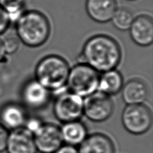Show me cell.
<instances>
[{"mask_svg": "<svg viewBox=\"0 0 153 153\" xmlns=\"http://www.w3.org/2000/svg\"><path fill=\"white\" fill-rule=\"evenodd\" d=\"M122 51L116 40L106 35L94 36L85 44L79 64H86L98 72L116 69L121 60Z\"/></svg>", "mask_w": 153, "mask_h": 153, "instance_id": "obj_1", "label": "cell"}, {"mask_svg": "<svg viewBox=\"0 0 153 153\" xmlns=\"http://www.w3.org/2000/svg\"><path fill=\"white\" fill-rule=\"evenodd\" d=\"M16 23L18 39L28 47H40L50 35L51 26L47 18L37 11L24 12Z\"/></svg>", "mask_w": 153, "mask_h": 153, "instance_id": "obj_2", "label": "cell"}, {"mask_svg": "<svg viewBox=\"0 0 153 153\" xmlns=\"http://www.w3.org/2000/svg\"><path fill=\"white\" fill-rule=\"evenodd\" d=\"M68 63L62 57L52 55L44 57L36 65L35 80L51 92H61L66 86L69 74Z\"/></svg>", "mask_w": 153, "mask_h": 153, "instance_id": "obj_3", "label": "cell"}, {"mask_svg": "<svg viewBox=\"0 0 153 153\" xmlns=\"http://www.w3.org/2000/svg\"><path fill=\"white\" fill-rule=\"evenodd\" d=\"M99 72L86 64H78L69 70L67 84L68 91L82 98L97 91Z\"/></svg>", "mask_w": 153, "mask_h": 153, "instance_id": "obj_4", "label": "cell"}, {"mask_svg": "<svg viewBox=\"0 0 153 153\" xmlns=\"http://www.w3.org/2000/svg\"><path fill=\"white\" fill-rule=\"evenodd\" d=\"M122 123L125 130L132 135L140 136L146 133L152 124V114L144 104L128 105L122 111Z\"/></svg>", "mask_w": 153, "mask_h": 153, "instance_id": "obj_5", "label": "cell"}, {"mask_svg": "<svg viewBox=\"0 0 153 153\" xmlns=\"http://www.w3.org/2000/svg\"><path fill=\"white\" fill-rule=\"evenodd\" d=\"M56 118L62 124L77 121L83 116V98L67 90L58 92L53 105Z\"/></svg>", "mask_w": 153, "mask_h": 153, "instance_id": "obj_6", "label": "cell"}, {"mask_svg": "<svg viewBox=\"0 0 153 153\" xmlns=\"http://www.w3.org/2000/svg\"><path fill=\"white\" fill-rule=\"evenodd\" d=\"M114 109L110 96L100 91L83 99V116L93 122H105L112 116Z\"/></svg>", "mask_w": 153, "mask_h": 153, "instance_id": "obj_7", "label": "cell"}, {"mask_svg": "<svg viewBox=\"0 0 153 153\" xmlns=\"http://www.w3.org/2000/svg\"><path fill=\"white\" fill-rule=\"evenodd\" d=\"M33 137L36 151L40 153H54L63 144L60 127L53 123H42Z\"/></svg>", "mask_w": 153, "mask_h": 153, "instance_id": "obj_8", "label": "cell"}, {"mask_svg": "<svg viewBox=\"0 0 153 153\" xmlns=\"http://www.w3.org/2000/svg\"><path fill=\"white\" fill-rule=\"evenodd\" d=\"M21 95L24 105L34 110H39L48 105L51 91L34 79L25 84Z\"/></svg>", "mask_w": 153, "mask_h": 153, "instance_id": "obj_9", "label": "cell"}, {"mask_svg": "<svg viewBox=\"0 0 153 153\" xmlns=\"http://www.w3.org/2000/svg\"><path fill=\"white\" fill-rule=\"evenodd\" d=\"M5 151L7 153H36L33 134L24 127L10 131Z\"/></svg>", "mask_w": 153, "mask_h": 153, "instance_id": "obj_10", "label": "cell"}, {"mask_svg": "<svg viewBox=\"0 0 153 153\" xmlns=\"http://www.w3.org/2000/svg\"><path fill=\"white\" fill-rule=\"evenodd\" d=\"M28 115L26 108L16 103H9L0 109V124L11 131L24 126Z\"/></svg>", "mask_w": 153, "mask_h": 153, "instance_id": "obj_11", "label": "cell"}, {"mask_svg": "<svg viewBox=\"0 0 153 153\" xmlns=\"http://www.w3.org/2000/svg\"><path fill=\"white\" fill-rule=\"evenodd\" d=\"M131 39L136 45L147 47L153 41V21L151 17L140 15L134 19L129 28Z\"/></svg>", "mask_w": 153, "mask_h": 153, "instance_id": "obj_12", "label": "cell"}, {"mask_svg": "<svg viewBox=\"0 0 153 153\" xmlns=\"http://www.w3.org/2000/svg\"><path fill=\"white\" fill-rule=\"evenodd\" d=\"M77 149L79 153H116L112 140L102 133L89 134Z\"/></svg>", "mask_w": 153, "mask_h": 153, "instance_id": "obj_13", "label": "cell"}, {"mask_svg": "<svg viewBox=\"0 0 153 153\" xmlns=\"http://www.w3.org/2000/svg\"><path fill=\"white\" fill-rule=\"evenodd\" d=\"M86 11L93 20L99 23L110 21L117 10L116 0H87Z\"/></svg>", "mask_w": 153, "mask_h": 153, "instance_id": "obj_14", "label": "cell"}, {"mask_svg": "<svg viewBox=\"0 0 153 153\" xmlns=\"http://www.w3.org/2000/svg\"><path fill=\"white\" fill-rule=\"evenodd\" d=\"M122 99L128 105L144 104L149 96V88L143 80L132 79L123 85L121 90Z\"/></svg>", "mask_w": 153, "mask_h": 153, "instance_id": "obj_15", "label": "cell"}, {"mask_svg": "<svg viewBox=\"0 0 153 153\" xmlns=\"http://www.w3.org/2000/svg\"><path fill=\"white\" fill-rule=\"evenodd\" d=\"M60 130L63 143L76 148L89 135L86 125L80 120L64 123Z\"/></svg>", "mask_w": 153, "mask_h": 153, "instance_id": "obj_16", "label": "cell"}, {"mask_svg": "<svg viewBox=\"0 0 153 153\" xmlns=\"http://www.w3.org/2000/svg\"><path fill=\"white\" fill-rule=\"evenodd\" d=\"M124 85L121 74L116 70L103 72L100 76L97 91L108 96L116 94L121 91Z\"/></svg>", "mask_w": 153, "mask_h": 153, "instance_id": "obj_17", "label": "cell"}, {"mask_svg": "<svg viewBox=\"0 0 153 153\" xmlns=\"http://www.w3.org/2000/svg\"><path fill=\"white\" fill-rule=\"evenodd\" d=\"M25 0H0V5L9 17L10 22H16L22 15Z\"/></svg>", "mask_w": 153, "mask_h": 153, "instance_id": "obj_18", "label": "cell"}, {"mask_svg": "<svg viewBox=\"0 0 153 153\" xmlns=\"http://www.w3.org/2000/svg\"><path fill=\"white\" fill-rule=\"evenodd\" d=\"M132 13L126 8L117 9L111 21L117 29L122 31L129 30L134 20Z\"/></svg>", "mask_w": 153, "mask_h": 153, "instance_id": "obj_19", "label": "cell"}, {"mask_svg": "<svg viewBox=\"0 0 153 153\" xmlns=\"http://www.w3.org/2000/svg\"><path fill=\"white\" fill-rule=\"evenodd\" d=\"M3 47L5 54H13L18 50L20 47V41L18 38L8 37L2 40Z\"/></svg>", "mask_w": 153, "mask_h": 153, "instance_id": "obj_20", "label": "cell"}, {"mask_svg": "<svg viewBox=\"0 0 153 153\" xmlns=\"http://www.w3.org/2000/svg\"><path fill=\"white\" fill-rule=\"evenodd\" d=\"M42 122L39 118L36 117H30L28 118L26 120V122L24 125V128L30 131L32 134L36 132V131L40 128L41 125L42 124Z\"/></svg>", "mask_w": 153, "mask_h": 153, "instance_id": "obj_21", "label": "cell"}, {"mask_svg": "<svg viewBox=\"0 0 153 153\" xmlns=\"http://www.w3.org/2000/svg\"><path fill=\"white\" fill-rule=\"evenodd\" d=\"M10 24V21L6 12L0 5V35L6 31Z\"/></svg>", "mask_w": 153, "mask_h": 153, "instance_id": "obj_22", "label": "cell"}, {"mask_svg": "<svg viewBox=\"0 0 153 153\" xmlns=\"http://www.w3.org/2000/svg\"><path fill=\"white\" fill-rule=\"evenodd\" d=\"M9 132V130L0 124V153L5 151L6 149Z\"/></svg>", "mask_w": 153, "mask_h": 153, "instance_id": "obj_23", "label": "cell"}, {"mask_svg": "<svg viewBox=\"0 0 153 153\" xmlns=\"http://www.w3.org/2000/svg\"><path fill=\"white\" fill-rule=\"evenodd\" d=\"M54 153H79L78 149L76 147L62 144V145L58 148Z\"/></svg>", "mask_w": 153, "mask_h": 153, "instance_id": "obj_24", "label": "cell"}, {"mask_svg": "<svg viewBox=\"0 0 153 153\" xmlns=\"http://www.w3.org/2000/svg\"><path fill=\"white\" fill-rule=\"evenodd\" d=\"M5 51L4 50V47H3L2 40L0 39V62H1L5 58Z\"/></svg>", "mask_w": 153, "mask_h": 153, "instance_id": "obj_25", "label": "cell"}, {"mask_svg": "<svg viewBox=\"0 0 153 153\" xmlns=\"http://www.w3.org/2000/svg\"><path fill=\"white\" fill-rule=\"evenodd\" d=\"M128 1H134V0H128Z\"/></svg>", "mask_w": 153, "mask_h": 153, "instance_id": "obj_26", "label": "cell"}]
</instances>
